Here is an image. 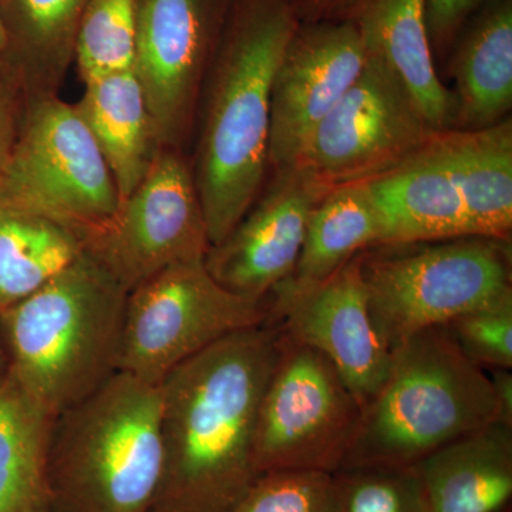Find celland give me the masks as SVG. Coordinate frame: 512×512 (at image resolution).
I'll use <instances>...</instances> for the list:
<instances>
[{"instance_id":"obj_1","label":"cell","mask_w":512,"mask_h":512,"mask_svg":"<svg viewBox=\"0 0 512 512\" xmlns=\"http://www.w3.org/2000/svg\"><path fill=\"white\" fill-rule=\"evenodd\" d=\"M281 335L272 320L238 330L165 376L158 386L164 473L154 510L231 512L254 483L256 420Z\"/></svg>"},{"instance_id":"obj_2","label":"cell","mask_w":512,"mask_h":512,"mask_svg":"<svg viewBox=\"0 0 512 512\" xmlns=\"http://www.w3.org/2000/svg\"><path fill=\"white\" fill-rule=\"evenodd\" d=\"M301 20L293 0H231L202 86L190 156L210 244L261 195L276 70Z\"/></svg>"},{"instance_id":"obj_3","label":"cell","mask_w":512,"mask_h":512,"mask_svg":"<svg viewBox=\"0 0 512 512\" xmlns=\"http://www.w3.org/2000/svg\"><path fill=\"white\" fill-rule=\"evenodd\" d=\"M128 291L89 252L0 312L8 369L57 416L121 372Z\"/></svg>"},{"instance_id":"obj_4","label":"cell","mask_w":512,"mask_h":512,"mask_svg":"<svg viewBox=\"0 0 512 512\" xmlns=\"http://www.w3.org/2000/svg\"><path fill=\"white\" fill-rule=\"evenodd\" d=\"M163 473L158 386L119 372L53 421L49 512H153Z\"/></svg>"},{"instance_id":"obj_5","label":"cell","mask_w":512,"mask_h":512,"mask_svg":"<svg viewBox=\"0 0 512 512\" xmlns=\"http://www.w3.org/2000/svg\"><path fill=\"white\" fill-rule=\"evenodd\" d=\"M497 421L490 377L444 326L394 346L386 377L363 406L342 467H413ZM339 468V470H340Z\"/></svg>"},{"instance_id":"obj_6","label":"cell","mask_w":512,"mask_h":512,"mask_svg":"<svg viewBox=\"0 0 512 512\" xmlns=\"http://www.w3.org/2000/svg\"><path fill=\"white\" fill-rule=\"evenodd\" d=\"M365 183L382 217L383 244L511 239V119L484 130L437 131L412 157Z\"/></svg>"},{"instance_id":"obj_7","label":"cell","mask_w":512,"mask_h":512,"mask_svg":"<svg viewBox=\"0 0 512 512\" xmlns=\"http://www.w3.org/2000/svg\"><path fill=\"white\" fill-rule=\"evenodd\" d=\"M360 271L390 349L421 330L512 298L511 239L376 245L360 252Z\"/></svg>"},{"instance_id":"obj_8","label":"cell","mask_w":512,"mask_h":512,"mask_svg":"<svg viewBox=\"0 0 512 512\" xmlns=\"http://www.w3.org/2000/svg\"><path fill=\"white\" fill-rule=\"evenodd\" d=\"M0 202L60 222L80 235L116 212L119 191L76 103L59 93L26 94Z\"/></svg>"},{"instance_id":"obj_9","label":"cell","mask_w":512,"mask_h":512,"mask_svg":"<svg viewBox=\"0 0 512 512\" xmlns=\"http://www.w3.org/2000/svg\"><path fill=\"white\" fill-rule=\"evenodd\" d=\"M362 412V403L330 360L282 330L256 420V473H336L355 440Z\"/></svg>"},{"instance_id":"obj_10","label":"cell","mask_w":512,"mask_h":512,"mask_svg":"<svg viewBox=\"0 0 512 512\" xmlns=\"http://www.w3.org/2000/svg\"><path fill=\"white\" fill-rule=\"evenodd\" d=\"M268 320V299L228 291L205 259L170 266L128 292L121 372L160 386L201 350Z\"/></svg>"},{"instance_id":"obj_11","label":"cell","mask_w":512,"mask_h":512,"mask_svg":"<svg viewBox=\"0 0 512 512\" xmlns=\"http://www.w3.org/2000/svg\"><path fill=\"white\" fill-rule=\"evenodd\" d=\"M82 238L128 292L170 266L205 259L211 244L190 156L161 148L136 190Z\"/></svg>"},{"instance_id":"obj_12","label":"cell","mask_w":512,"mask_h":512,"mask_svg":"<svg viewBox=\"0 0 512 512\" xmlns=\"http://www.w3.org/2000/svg\"><path fill=\"white\" fill-rule=\"evenodd\" d=\"M436 133L399 77L366 53L355 83L320 121L293 165L329 188L363 183L389 173Z\"/></svg>"},{"instance_id":"obj_13","label":"cell","mask_w":512,"mask_h":512,"mask_svg":"<svg viewBox=\"0 0 512 512\" xmlns=\"http://www.w3.org/2000/svg\"><path fill=\"white\" fill-rule=\"evenodd\" d=\"M231 0H136L134 72L161 148L188 154Z\"/></svg>"},{"instance_id":"obj_14","label":"cell","mask_w":512,"mask_h":512,"mask_svg":"<svg viewBox=\"0 0 512 512\" xmlns=\"http://www.w3.org/2000/svg\"><path fill=\"white\" fill-rule=\"evenodd\" d=\"M365 62L362 37L349 19L299 23L272 86V171L298 161L306 141L355 83Z\"/></svg>"},{"instance_id":"obj_15","label":"cell","mask_w":512,"mask_h":512,"mask_svg":"<svg viewBox=\"0 0 512 512\" xmlns=\"http://www.w3.org/2000/svg\"><path fill=\"white\" fill-rule=\"evenodd\" d=\"M330 190L299 165L274 171L247 214L212 245L205 266L228 291L264 301L292 275L309 215Z\"/></svg>"},{"instance_id":"obj_16","label":"cell","mask_w":512,"mask_h":512,"mask_svg":"<svg viewBox=\"0 0 512 512\" xmlns=\"http://www.w3.org/2000/svg\"><path fill=\"white\" fill-rule=\"evenodd\" d=\"M266 299L269 320L329 359L365 406L386 377L392 349L370 311L360 254L308 291Z\"/></svg>"},{"instance_id":"obj_17","label":"cell","mask_w":512,"mask_h":512,"mask_svg":"<svg viewBox=\"0 0 512 512\" xmlns=\"http://www.w3.org/2000/svg\"><path fill=\"white\" fill-rule=\"evenodd\" d=\"M339 18L356 26L367 55L399 77L431 126L453 130L456 100L434 64L426 0H352Z\"/></svg>"},{"instance_id":"obj_18","label":"cell","mask_w":512,"mask_h":512,"mask_svg":"<svg viewBox=\"0 0 512 512\" xmlns=\"http://www.w3.org/2000/svg\"><path fill=\"white\" fill-rule=\"evenodd\" d=\"M429 512H504L512 498V429L488 424L416 466Z\"/></svg>"},{"instance_id":"obj_19","label":"cell","mask_w":512,"mask_h":512,"mask_svg":"<svg viewBox=\"0 0 512 512\" xmlns=\"http://www.w3.org/2000/svg\"><path fill=\"white\" fill-rule=\"evenodd\" d=\"M456 121L476 131L508 119L512 107V0H487L450 50Z\"/></svg>"},{"instance_id":"obj_20","label":"cell","mask_w":512,"mask_h":512,"mask_svg":"<svg viewBox=\"0 0 512 512\" xmlns=\"http://www.w3.org/2000/svg\"><path fill=\"white\" fill-rule=\"evenodd\" d=\"M77 109L109 164L120 201L136 190L160 143L134 69L84 82Z\"/></svg>"},{"instance_id":"obj_21","label":"cell","mask_w":512,"mask_h":512,"mask_svg":"<svg viewBox=\"0 0 512 512\" xmlns=\"http://www.w3.org/2000/svg\"><path fill=\"white\" fill-rule=\"evenodd\" d=\"M384 227L365 181L330 188L313 207L292 275L268 296H288L322 284L350 259L382 245Z\"/></svg>"},{"instance_id":"obj_22","label":"cell","mask_w":512,"mask_h":512,"mask_svg":"<svg viewBox=\"0 0 512 512\" xmlns=\"http://www.w3.org/2000/svg\"><path fill=\"white\" fill-rule=\"evenodd\" d=\"M90 0H2V62L26 94L59 93L74 60L77 29Z\"/></svg>"},{"instance_id":"obj_23","label":"cell","mask_w":512,"mask_h":512,"mask_svg":"<svg viewBox=\"0 0 512 512\" xmlns=\"http://www.w3.org/2000/svg\"><path fill=\"white\" fill-rule=\"evenodd\" d=\"M53 414L6 370L0 377V512H49Z\"/></svg>"},{"instance_id":"obj_24","label":"cell","mask_w":512,"mask_h":512,"mask_svg":"<svg viewBox=\"0 0 512 512\" xmlns=\"http://www.w3.org/2000/svg\"><path fill=\"white\" fill-rule=\"evenodd\" d=\"M83 251L74 229L0 202V312L25 301Z\"/></svg>"},{"instance_id":"obj_25","label":"cell","mask_w":512,"mask_h":512,"mask_svg":"<svg viewBox=\"0 0 512 512\" xmlns=\"http://www.w3.org/2000/svg\"><path fill=\"white\" fill-rule=\"evenodd\" d=\"M136 56V0H90L74 43L82 82L133 69Z\"/></svg>"},{"instance_id":"obj_26","label":"cell","mask_w":512,"mask_h":512,"mask_svg":"<svg viewBox=\"0 0 512 512\" xmlns=\"http://www.w3.org/2000/svg\"><path fill=\"white\" fill-rule=\"evenodd\" d=\"M335 512H429L414 467H348L333 473Z\"/></svg>"},{"instance_id":"obj_27","label":"cell","mask_w":512,"mask_h":512,"mask_svg":"<svg viewBox=\"0 0 512 512\" xmlns=\"http://www.w3.org/2000/svg\"><path fill=\"white\" fill-rule=\"evenodd\" d=\"M231 512H335L333 474L316 470L258 474Z\"/></svg>"},{"instance_id":"obj_28","label":"cell","mask_w":512,"mask_h":512,"mask_svg":"<svg viewBox=\"0 0 512 512\" xmlns=\"http://www.w3.org/2000/svg\"><path fill=\"white\" fill-rule=\"evenodd\" d=\"M444 328L481 369H512V298L464 313Z\"/></svg>"},{"instance_id":"obj_29","label":"cell","mask_w":512,"mask_h":512,"mask_svg":"<svg viewBox=\"0 0 512 512\" xmlns=\"http://www.w3.org/2000/svg\"><path fill=\"white\" fill-rule=\"evenodd\" d=\"M487 0H426V22L433 56L447 55L461 30Z\"/></svg>"},{"instance_id":"obj_30","label":"cell","mask_w":512,"mask_h":512,"mask_svg":"<svg viewBox=\"0 0 512 512\" xmlns=\"http://www.w3.org/2000/svg\"><path fill=\"white\" fill-rule=\"evenodd\" d=\"M25 101L26 93L18 76L0 60V181L18 138Z\"/></svg>"},{"instance_id":"obj_31","label":"cell","mask_w":512,"mask_h":512,"mask_svg":"<svg viewBox=\"0 0 512 512\" xmlns=\"http://www.w3.org/2000/svg\"><path fill=\"white\" fill-rule=\"evenodd\" d=\"M497 404V423L512 429V372L511 369L485 370Z\"/></svg>"},{"instance_id":"obj_32","label":"cell","mask_w":512,"mask_h":512,"mask_svg":"<svg viewBox=\"0 0 512 512\" xmlns=\"http://www.w3.org/2000/svg\"><path fill=\"white\" fill-rule=\"evenodd\" d=\"M303 23L339 18L352 0H293Z\"/></svg>"},{"instance_id":"obj_33","label":"cell","mask_w":512,"mask_h":512,"mask_svg":"<svg viewBox=\"0 0 512 512\" xmlns=\"http://www.w3.org/2000/svg\"><path fill=\"white\" fill-rule=\"evenodd\" d=\"M8 365V355H6L5 343H3L2 333H0V377L5 375Z\"/></svg>"},{"instance_id":"obj_34","label":"cell","mask_w":512,"mask_h":512,"mask_svg":"<svg viewBox=\"0 0 512 512\" xmlns=\"http://www.w3.org/2000/svg\"><path fill=\"white\" fill-rule=\"evenodd\" d=\"M6 46H8V39H6L5 26H3L2 12H0V59L5 55Z\"/></svg>"},{"instance_id":"obj_35","label":"cell","mask_w":512,"mask_h":512,"mask_svg":"<svg viewBox=\"0 0 512 512\" xmlns=\"http://www.w3.org/2000/svg\"><path fill=\"white\" fill-rule=\"evenodd\" d=\"M153 512H164V511H158V510H154Z\"/></svg>"},{"instance_id":"obj_36","label":"cell","mask_w":512,"mask_h":512,"mask_svg":"<svg viewBox=\"0 0 512 512\" xmlns=\"http://www.w3.org/2000/svg\"><path fill=\"white\" fill-rule=\"evenodd\" d=\"M504 512H510V510L504 511Z\"/></svg>"}]
</instances>
